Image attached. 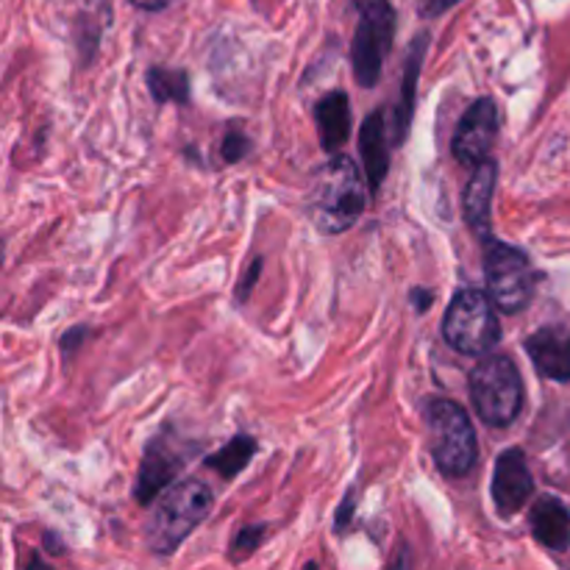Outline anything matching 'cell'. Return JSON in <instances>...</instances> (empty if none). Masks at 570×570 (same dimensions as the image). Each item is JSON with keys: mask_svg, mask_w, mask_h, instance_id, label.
I'll return each instance as SVG.
<instances>
[{"mask_svg": "<svg viewBox=\"0 0 570 570\" xmlns=\"http://www.w3.org/2000/svg\"><path fill=\"white\" fill-rule=\"evenodd\" d=\"M534 495V476L521 449L501 451L493 473V504L501 518H512Z\"/></svg>", "mask_w": 570, "mask_h": 570, "instance_id": "cell-9", "label": "cell"}, {"mask_svg": "<svg viewBox=\"0 0 570 570\" xmlns=\"http://www.w3.org/2000/svg\"><path fill=\"white\" fill-rule=\"evenodd\" d=\"M395 9L387 0H373L360 6V22H356L354 45H351V67L360 87L373 89L382 78L384 59L395 39Z\"/></svg>", "mask_w": 570, "mask_h": 570, "instance_id": "cell-7", "label": "cell"}, {"mask_svg": "<svg viewBox=\"0 0 570 570\" xmlns=\"http://www.w3.org/2000/svg\"><path fill=\"white\" fill-rule=\"evenodd\" d=\"M215 507V493L200 479H184L170 484L156 501L148 523H145V543L154 554H173L200 523L209 518Z\"/></svg>", "mask_w": 570, "mask_h": 570, "instance_id": "cell-2", "label": "cell"}, {"mask_svg": "<svg viewBox=\"0 0 570 570\" xmlns=\"http://www.w3.org/2000/svg\"><path fill=\"white\" fill-rule=\"evenodd\" d=\"M484 278L488 295L507 315H515L529 306L534 295V267L521 248L501 239H484Z\"/></svg>", "mask_w": 570, "mask_h": 570, "instance_id": "cell-6", "label": "cell"}, {"mask_svg": "<svg viewBox=\"0 0 570 570\" xmlns=\"http://www.w3.org/2000/svg\"><path fill=\"white\" fill-rule=\"evenodd\" d=\"M367 189L356 161L345 154H332L315 173L309 189V217L323 234H343L362 217Z\"/></svg>", "mask_w": 570, "mask_h": 570, "instance_id": "cell-1", "label": "cell"}, {"mask_svg": "<svg viewBox=\"0 0 570 570\" xmlns=\"http://www.w3.org/2000/svg\"><path fill=\"white\" fill-rule=\"evenodd\" d=\"M245 154H248V137H245L239 128H228V131L223 134L220 156L228 165H237L239 159H245Z\"/></svg>", "mask_w": 570, "mask_h": 570, "instance_id": "cell-20", "label": "cell"}, {"mask_svg": "<svg viewBox=\"0 0 570 570\" xmlns=\"http://www.w3.org/2000/svg\"><path fill=\"white\" fill-rule=\"evenodd\" d=\"M354 512H356L354 493H348V495H345L343 507L337 510V518H334V529H337V532H345V529H348V523H351V518H354Z\"/></svg>", "mask_w": 570, "mask_h": 570, "instance_id": "cell-24", "label": "cell"}, {"mask_svg": "<svg viewBox=\"0 0 570 570\" xmlns=\"http://www.w3.org/2000/svg\"><path fill=\"white\" fill-rule=\"evenodd\" d=\"M462 0H417V11H421V17H429V20H434V17L445 14V11H451L454 6H460Z\"/></svg>", "mask_w": 570, "mask_h": 570, "instance_id": "cell-22", "label": "cell"}, {"mask_svg": "<svg viewBox=\"0 0 570 570\" xmlns=\"http://www.w3.org/2000/svg\"><path fill=\"white\" fill-rule=\"evenodd\" d=\"M429 454L443 476L465 479L476 468L479 440L465 406L451 399H432L426 404Z\"/></svg>", "mask_w": 570, "mask_h": 570, "instance_id": "cell-3", "label": "cell"}, {"mask_svg": "<svg viewBox=\"0 0 570 570\" xmlns=\"http://www.w3.org/2000/svg\"><path fill=\"white\" fill-rule=\"evenodd\" d=\"M499 137V106L493 98H476L456 126L451 154L462 167H476L493 154Z\"/></svg>", "mask_w": 570, "mask_h": 570, "instance_id": "cell-8", "label": "cell"}, {"mask_svg": "<svg viewBox=\"0 0 570 570\" xmlns=\"http://www.w3.org/2000/svg\"><path fill=\"white\" fill-rule=\"evenodd\" d=\"M527 354L551 382H570V328L543 326L527 337Z\"/></svg>", "mask_w": 570, "mask_h": 570, "instance_id": "cell-12", "label": "cell"}, {"mask_svg": "<svg viewBox=\"0 0 570 570\" xmlns=\"http://www.w3.org/2000/svg\"><path fill=\"white\" fill-rule=\"evenodd\" d=\"M360 150L362 165H365V178L371 195H379L384 178L390 170V145H387V126H384V111H371L360 128Z\"/></svg>", "mask_w": 570, "mask_h": 570, "instance_id": "cell-13", "label": "cell"}, {"mask_svg": "<svg viewBox=\"0 0 570 570\" xmlns=\"http://www.w3.org/2000/svg\"><path fill=\"white\" fill-rule=\"evenodd\" d=\"M87 337H89V328H87V326L70 328V332H67L65 337H61V351H65V356L76 354V351L81 348V343H83V340H87Z\"/></svg>", "mask_w": 570, "mask_h": 570, "instance_id": "cell-23", "label": "cell"}, {"mask_svg": "<svg viewBox=\"0 0 570 570\" xmlns=\"http://www.w3.org/2000/svg\"><path fill=\"white\" fill-rule=\"evenodd\" d=\"M256 451H259V445H256V440L250 438V434H237L232 443H226L220 451L206 456V468L220 473L223 479H234L237 473H243L245 468H248V462L254 460Z\"/></svg>", "mask_w": 570, "mask_h": 570, "instance_id": "cell-17", "label": "cell"}, {"mask_svg": "<svg viewBox=\"0 0 570 570\" xmlns=\"http://www.w3.org/2000/svg\"><path fill=\"white\" fill-rule=\"evenodd\" d=\"M267 527L265 523H254V527H243L237 534H234L232 543V562H243L259 549V543L265 540Z\"/></svg>", "mask_w": 570, "mask_h": 570, "instance_id": "cell-19", "label": "cell"}, {"mask_svg": "<svg viewBox=\"0 0 570 570\" xmlns=\"http://www.w3.org/2000/svg\"><path fill=\"white\" fill-rule=\"evenodd\" d=\"M426 48H429V33H417V37L412 39L410 48H406L404 81H401V98H399V109H395V145L404 142L406 134H410L412 111H415L417 76H421Z\"/></svg>", "mask_w": 570, "mask_h": 570, "instance_id": "cell-16", "label": "cell"}, {"mask_svg": "<svg viewBox=\"0 0 570 570\" xmlns=\"http://www.w3.org/2000/svg\"><path fill=\"white\" fill-rule=\"evenodd\" d=\"M499 306L482 289H460L451 298L443 317V337L454 351L468 356H484L501 343Z\"/></svg>", "mask_w": 570, "mask_h": 570, "instance_id": "cell-5", "label": "cell"}, {"mask_svg": "<svg viewBox=\"0 0 570 570\" xmlns=\"http://www.w3.org/2000/svg\"><path fill=\"white\" fill-rule=\"evenodd\" d=\"M262 265H265V262H262V256H256V259L250 262L248 273H243V282H239V287H237V301H239V304H245V301L250 298V289H254L256 278H259Z\"/></svg>", "mask_w": 570, "mask_h": 570, "instance_id": "cell-21", "label": "cell"}, {"mask_svg": "<svg viewBox=\"0 0 570 570\" xmlns=\"http://www.w3.org/2000/svg\"><path fill=\"white\" fill-rule=\"evenodd\" d=\"M365 3H373V0H356V6H365Z\"/></svg>", "mask_w": 570, "mask_h": 570, "instance_id": "cell-28", "label": "cell"}, {"mask_svg": "<svg viewBox=\"0 0 570 570\" xmlns=\"http://www.w3.org/2000/svg\"><path fill=\"white\" fill-rule=\"evenodd\" d=\"M495 181H499V165L490 159H484L482 165L473 167L471 178L465 184V195H462V206H465V220L471 226V232L476 234L479 239L493 237V193Z\"/></svg>", "mask_w": 570, "mask_h": 570, "instance_id": "cell-11", "label": "cell"}, {"mask_svg": "<svg viewBox=\"0 0 570 570\" xmlns=\"http://www.w3.org/2000/svg\"><path fill=\"white\" fill-rule=\"evenodd\" d=\"M476 415L488 426H510L523 410V379L507 354H484L468 376Z\"/></svg>", "mask_w": 570, "mask_h": 570, "instance_id": "cell-4", "label": "cell"}, {"mask_svg": "<svg viewBox=\"0 0 570 570\" xmlns=\"http://www.w3.org/2000/svg\"><path fill=\"white\" fill-rule=\"evenodd\" d=\"M315 122H317V137H321L323 150L337 154L351 137V104L348 95L334 89L326 92L315 104Z\"/></svg>", "mask_w": 570, "mask_h": 570, "instance_id": "cell-15", "label": "cell"}, {"mask_svg": "<svg viewBox=\"0 0 570 570\" xmlns=\"http://www.w3.org/2000/svg\"><path fill=\"white\" fill-rule=\"evenodd\" d=\"M148 89L156 104H187L189 100V76L184 70H167V67H150Z\"/></svg>", "mask_w": 570, "mask_h": 570, "instance_id": "cell-18", "label": "cell"}, {"mask_svg": "<svg viewBox=\"0 0 570 570\" xmlns=\"http://www.w3.org/2000/svg\"><path fill=\"white\" fill-rule=\"evenodd\" d=\"M534 540L549 551L570 549V510L554 495H540L529 512Z\"/></svg>", "mask_w": 570, "mask_h": 570, "instance_id": "cell-14", "label": "cell"}, {"mask_svg": "<svg viewBox=\"0 0 570 570\" xmlns=\"http://www.w3.org/2000/svg\"><path fill=\"white\" fill-rule=\"evenodd\" d=\"M412 301H415V309L417 312H426L429 306H432V301H434V293L432 289H412Z\"/></svg>", "mask_w": 570, "mask_h": 570, "instance_id": "cell-25", "label": "cell"}, {"mask_svg": "<svg viewBox=\"0 0 570 570\" xmlns=\"http://www.w3.org/2000/svg\"><path fill=\"white\" fill-rule=\"evenodd\" d=\"M131 3L142 11H161V9H167L173 0H131Z\"/></svg>", "mask_w": 570, "mask_h": 570, "instance_id": "cell-26", "label": "cell"}, {"mask_svg": "<svg viewBox=\"0 0 570 570\" xmlns=\"http://www.w3.org/2000/svg\"><path fill=\"white\" fill-rule=\"evenodd\" d=\"M45 543H48L50 546V554H61V551H65V546H61V540L59 538H56V534H45Z\"/></svg>", "mask_w": 570, "mask_h": 570, "instance_id": "cell-27", "label": "cell"}, {"mask_svg": "<svg viewBox=\"0 0 570 570\" xmlns=\"http://www.w3.org/2000/svg\"><path fill=\"white\" fill-rule=\"evenodd\" d=\"M181 465H184V456L178 454L176 449H170L161 438L150 440L148 449H145L142 462H139L137 490H134L139 504L148 507L156 495L165 493V490L176 482Z\"/></svg>", "mask_w": 570, "mask_h": 570, "instance_id": "cell-10", "label": "cell"}]
</instances>
